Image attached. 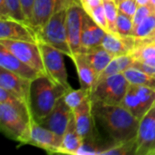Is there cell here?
I'll use <instances>...</instances> for the list:
<instances>
[{
  "label": "cell",
  "instance_id": "1",
  "mask_svg": "<svg viewBox=\"0 0 155 155\" xmlns=\"http://www.w3.org/2000/svg\"><path fill=\"white\" fill-rule=\"evenodd\" d=\"M91 102L95 131L110 149L116 144L137 138L140 120L124 106L108 104L96 100Z\"/></svg>",
  "mask_w": 155,
  "mask_h": 155
},
{
  "label": "cell",
  "instance_id": "2",
  "mask_svg": "<svg viewBox=\"0 0 155 155\" xmlns=\"http://www.w3.org/2000/svg\"><path fill=\"white\" fill-rule=\"evenodd\" d=\"M70 90L72 89L55 83L46 74H41L32 80L28 102L32 118L37 123L41 121Z\"/></svg>",
  "mask_w": 155,
  "mask_h": 155
},
{
  "label": "cell",
  "instance_id": "3",
  "mask_svg": "<svg viewBox=\"0 0 155 155\" xmlns=\"http://www.w3.org/2000/svg\"><path fill=\"white\" fill-rule=\"evenodd\" d=\"M66 15L67 9L65 8L54 12L47 23L36 31V35L37 42L49 45L71 57L73 52L70 47L66 30Z\"/></svg>",
  "mask_w": 155,
  "mask_h": 155
},
{
  "label": "cell",
  "instance_id": "4",
  "mask_svg": "<svg viewBox=\"0 0 155 155\" xmlns=\"http://www.w3.org/2000/svg\"><path fill=\"white\" fill-rule=\"evenodd\" d=\"M129 86L124 74H116L96 83L90 91V99L113 105L122 104Z\"/></svg>",
  "mask_w": 155,
  "mask_h": 155
},
{
  "label": "cell",
  "instance_id": "5",
  "mask_svg": "<svg viewBox=\"0 0 155 155\" xmlns=\"http://www.w3.org/2000/svg\"><path fill=\"white\" fill-rule=\"evenodd\" d=\"M30 123L19 112L6 104H0V128L9 139L20 144H28Z\"/></svg>",
  "mask_w": 155,
  "mask_h": 155
},
{
  "label": "cell",
  "instance_id": "6",
  "mask_svg": "<svg viewBox=\"0 0 155 155\" xmlns=\"http://www.w3.org/2000/svg\"><path fill=\"white\" fill-rule=\"evenodd\" d=\"M37 43L41 50L45 74L55 83L68 89H73L68 83V75L64 62V53L43 42Z\"/></svg>",
  "mask_w": 155,
  "mask_h": 155
},
{
  "label": "cell",
  "instance_id": "7",
  "mask_svg": "<svg viewBox=\"0 0 155 155\" xmlns=\"http://www.w3.org/2000/svg\"><path fill=\"white\" fill-rule=\"evenodd\" d=\"M0 45L5 46L25 64L45 74V69L38 43L0 39Z\"/></svg>",
  "mask_w": 155,
  "mask_h": 155
},
{
  "label": "cell",
  "instance_id": "8",
  "mask_svg": "<svg viewBox=\"0 0 155 155\" xmlns=\"http://www.w3.org/2000/svg\"><path fill=\"white\" fill-rule=\"evenodd\" d=\"M135 155H155V104L140 120Z\"/></svg>",
  "mask_w": 155,
  "mask_h": 155
},
{
  "label": "cell",
  "instance_id": "9",
  "mask_svg": "<svg viewBox=\"0 0 155 155\" xmlns=\"http://www.w3.org/2000/svg\"><path fill=\"white\" fill-rule=\"evenodd\" d=\"M85 11L80 3H74L67 8L66 30L73 54L84 53L82 46V33Z\"/></svg>",
  "mask_w": 155,
  "mask_h": 155
},
{
  "label": "cell",
  "instance_id": "10",
  "mask_svg": "<svg viewBox=\"0 0 155 155\" xmlns=\"http://www.w3.org/2000/svg\"><path fill=\"white\" fill-rule=\"evenodd\" d=\"M63 143V136L46 129L34 119L30 123V140L28 144L46 151L48 153H56Z\"/></svg>",
  "mask_w": 155,
  "mask_h": 155
},
{
  "label": "cell",
  "instance_id": "11",
  "mask_svg": "<svg viewBox=\"0 0 155 155\" xmlns=\"http://www.w3.org/2000/svg\"><path fill=\"white\" fill-rule=\"evenodd\" d=\"M0 39L37 43V35L29 24L11 18H0Z\"/></svg>",
  "mask_w": 155,
  "mask_h": 155
},
{
  "label": "cell",
  "instance_id": "12",
  "mask_svg": "<svg viewBox=\"0 0 155 155\" xmlns=\"http://www.w3.org/2000/svg\"><path fill=\"white\" fill-rule=\"evenodd\" d=\"M72 114L73 111L66 104L63 96L58 100L54 109L45 117L39 121L38 124L43 127L63 136L67 128Z\"/></svg>",
  "mask_w": 155,
  "mask_h": 155
},
{
  "label": "cell",
  "instance_id": "13",
  "mask_svg": "<svg viewBox=\"0 0 155 155\" xmlns=\"http://www.w3.org/2000/svg\"><path fill=\"white\" fill-rule=\"evenodd\" d=\"M131 54L134 59L132 66L155 76V43L136 39Z\"/></svg>",
  "mask_w": 155,
  "mask_h": 155
},
{
  "label": "cell",
  "instance_id": "14",
  "mask_svg": "<svg viewBox=\"0 0 155 155\" xmlns=\"http://www.w3.org/2000/svg\"><path fill=\"white\" fill-rule=\"evenodd\" d=\"M31 80L0 66V87L22 99L28 104Z\"/></svg>",
  "mask_w": 155,
  "mask_h": 155
},
{
  "label": "cell",
  "instance_id": "15",
  "mask_svg": "<svg viewBox=\"0 0 155 155\" xmlns=\"http://www.w3.org/2000/svg\"><path fill=\"white\" fill-rule=\"evenodd\" d=\"M0 66L31 81L45 74L22 62L2 45H0Z\"/></svg>",
  "mask_w": 155,
  "mask_h": 155
},
{
  "label": "cell",
  "instance_id": "16",
  "mask_svg": "<svg viewBox=\"0 0 155 155\" xmlns=\"http://www.w3.org/2000/svg\"><path fill=\"white\" fill-rule=\"evenodd\" d=\"M136 39L133 35H120L114 33H106L102 45L114 57L130 54L135 48Z\"/></svg>",
  "mask_w": 155,
  "mask_h": 155
},
{
  "label": "cell",
  "instance_id": "17",
  "mask_svg": "<svg viewBox=\"0 0 155 155\" xmlns=\"http://www.w3.org/2000/svg\"><path fill=\"white\" fill-rule=\"evenodd\" d=\"M76 129L83 140L90 137L95 128L92 114V102L90 97L84 101L78 107L73 110Z\"/></svg>",
  "mask_w": 155,
  "mask_h": 155
},
{
  "label": "cell",
  "instance_id": "18",
  "mask_svg": "<svg viewBox=\"0 0 155 155\" xmlns=\"http://www.w3.org/2000/svg\"><path fill=\"white\" fill-rule=\"evenodd\" d=\"M106 32L100 27L94 19L85 12L84 16L83 33H82V46L85 53L87 50L102 45Z\"/></svg>",
  "mask_w": 155,
  "mask_h": 155
},
{
  "label": "cell",
  "instance_id": "19",
  "mask_svg": "<svg viewBox=\"0 0 155 155\" xmlns=\"http://www.w3.org/2000/svg\"><path fill=\"white\" fill-rule=\"evenodd\" d=\"M75 64L81 88L91 91L97 74L89 63L85 53H75L70 57Z\"/></svg>",
  "mask_w": 155,
  "mask_h": 155
},
{
  "label": "cell",
  "instance_id": "20",
  "mask_svg": "<svg viewBox=\"0 0 155 155\" xmlns=\"http://www.w3.org/2000/svg\"><path fill=\"white\" fill-rule=\"evenodd\" d=\"M82 143H83V139L77 132L75 119L74 114H72L67 128L63 135L62 145L56 153L76 155Z\"/></svg>",
  "mask_w": 155,
  "mask_h": 155
},
{
  "label": "cell",
  "instance_id": "21",
  "mask_svg": "<svg viewBox=\"0 0 155 155\" xmlns=\"http://www.w3.org/2000/svg\"><path fill=\"white\" fill-rule=\"evenodd\" d=\"M57 0H35L32 26L35 32L41 29L56 11Z\"/></svg>",
  "mask_w": 155,
  "mask_h": 155
},
{
  "label": "cell",
  "instance_id": "22",
  "mask_svg": "<svg viewBox=\"0 0 155 155\" xmlns=\"http://www.w3.org/2000/svg\"><path fill=\"white\" fill-rule=\"evenodd\" d=\"M85 55L92 67L95 71L97 76L106 68V66L114 58V56L110 52H108L102 45L87 50L85 52Z\"/></svg>",
  "mask_w": 155,
  "mask_h": 155
},
{
  "label": "cell",
  "instance_id": "23",
  "mask_svg": "<svg viewBox=\"0 0 155 155\" xmlns=\"http://www.w3.org/2000/svg\"><path fill=\"white\" fill-rule=\"evenodd\" d=\"M134 59L132 56V54H124V55H120V56H115L111 63L106 66V68L96 77L94 85L98 83L99 81L112 76L114 74H121L124 73L127 68H129L130 66H132L133 63H134ZM93 85V86H94Z\"/></svg>",
  "mask_w": 155,
  "mask_h": 155
},
{
  "label": "cell",
  "instance_id": "24",
  "mask_svg": "<svg viewBox=\"0 0 155 155\" xmlns=\"http://www.w3.org/2000/svg\"><path fill=\"white\" fill-rule=\"evenodd\" d=\"M0 18H11L29 24L24 13L21 0H0Z\"/></svg>",
  "mask_w": 155,
  "mask_h": 155
},
{
  "label": "cell",
  "instance_id": "25",
  "mask_svg": "<svg viewBox=\"0 0 155 155\" xmlns=\"http://www.w3.org/2000/svg\"><path fill=\"white\" fill-rule=\"evenodd\" d=\"M0 104H9L17 112H19L28 121H31L33 119L28 104L19 97L15 96V94H11L2 87H0Z\"/></svg>",
  "mask_w": 155,
  "mask_h": 155
},
{
  "label": "cell",
  "instance_id": "26",
  "mask_svg": "<svg viewBox=\"0 0 155 155\" xmlns=\"http://www.w3.org/2000/svg\"><path fill=\"white\" fill-rule=\"evenodd\" d=\"M122 105L124 106L134 117H136L138 120H141L144 114H146L134 88V85L130 84V86L126 92V94L124 98V101L122 103Z\"/></svg>",
  "mask_w": 155,
  "mask_h": 155
},
{
  "label": "cell",
  "instance_id": "27",
  "mask_svg": "<svg viewBox=\"0 0 155 155\" xmlns=\"http://www.w3.org/2000/svg\"><path fill=\"white\" fill-rule=\"evenodd\" d=\"M123 74L131 84L143 85L155 90V76L134 66H130Z\"/></svg>",
  "mask_w": 155,
  "mask_h": 155
},
{
  "label": "cell",
  "instance_id": "28",
  "mask_svg": "<svg viewBox=\"0 0 155 155\" xmlns=\"http://www.w3.org/2000/svg\"><path fill=\"white\" fill-rule=\"evenodd\" d=\"M155 31V11L152 12L143 21L134 28L133 36L135 39H144L149 37Z\"/></svg>",
  "mask_w": 155,
  "mask_h": 155
},
{
  "label": "cell",
  "instance_id": "29",
  "mask_svg": "<svg viewBox=\"0 0 155 155\" xmlns=\"http://www.w3.org/2000/svg\"><path fill=\"white\" fill-rule=\"evenodd\" d=\"M90 97V91L87 89L80 88L78 90H70L64 95V99L66 104L73 111L78 107L84 101Z\"/></svg>",
  "mask_w": 155,
  "mask_h": 155
},
{
  "label": "cell",
  "instance_id": "30",
  "mask_svg": "<svg viewBox=\"0 0 155 155\" xmlns=\"http://www.w3.org/2000/svg\"><path fill=\"white\" fill-rule=\"evenodd\" d=\"M133 85L145 112L147 113L155 104V90L143 85Z\"/></svg>",
  "mask_w": 155,
  "mask_h": 155
},
{
  "label": "cell",
  "instance_id": "31",
  "mask_svg": "<svg viewBox=\"0 0 155 155\" xmlns=\"http://www.w3.org/2000/svg\"><path fill=\"white\" fill-rule=\"evenodd\" d=\"M104 6L105 10V15H106V19H107L110 33L118 34L116 29V21H117L119 10L116 2L114 0H104Z\"/></svg>",
  "mask_w": 155,
  "mask_h": 155
},
{
  "label": "cell",
  "instance_id": "32",
  "mask_svg": "<svg viewBox=\"0 0 155 155\" xmlns=\"http://www.w3.org/2000/svg\"><path fill=\"white\" fill-rule=\"evenodd\" d=\"M135 152H136V138L114 145L111 149L104 152L103 155H135Z\"/></svg>",
  "mask_w": 155,
  "mask_h": 155
},
{
  "label": "cell",
  "instance_id": "33",
  "mask_svg": "<svg viewBox=\"0 0 155 155\" xmlns=\"http://www.w3.org/2000/svg\"><path fill=\"white\" fill-rule=\"evenodd\" d=\"M134 28V25L133 18L119 12L116 21L117 33L120 35H133Z\"/></svg>",
  "mask_w": 155,
  "mask_h": 155
},
{
  "label": "cell",
  "instance_id": "34",
  "mask_svg": "<svg viewBox=\"0 0 155 155\" xmlns=\"http://www.w3.org/2000/svg\"><path fill=\"white\" fill-rule=\"evenodd\" d=\"M93 19L94 21L100 26L102 27L106 33H110L109 30V26H108V23H107V19H106V15H105V10H104V4L94 7L93 9H91L88 13H87Z\"/></svg>",
  "mask_w": 155,
  "mask_h": 155
},
{
  "label": "cell",
  "instance_id": "35",
  "mask_svg": "<svg viewBox=\"0 0 155 155\" xmlns=\"http://www.w3.org/2000/svg\"><path fill=\"white\" fill-rule=\"evenodd\" d=\"M117 6L119 12L133 18L139 7V5L137 3V0H124L120 2Z\"/></svg>",
  "mask_w": 155,
  "mask_h": 155
},
{
  "label": "cell",
  "instance_id": "36",
  "mask_svg": "<svg viewBox=\"0 0 155 155\" xmlns=\"http://www.w3.org/2000/svg\"><path fill=\"white\" fill-rule=\"evenodd\" d=\"M154 10L149 5H139L135 15L133 17V21H134V27L137 26L142 21H143L152 12H153Z\"/></svg>",
  "mask_w": 155,
  "mask_h": 155
},
{
  "label": "cell",
  "instance_id": "37",
  "mask_svg": "<svg viewBox=\"0 0 155 155\" xmlns=\"http://www.w3.org/2000/svg\"><path fill=\"white\" fill-rule=\"evenodd\" d=\"M34 1L35 0H21V4H22V7H23L24 13H25V17H26L28 23L30 24V25H32V22H33Z\"/></svg>",
  "mask_w": 155,
  "mask_h": 155
},
{
  "label": "cell",
  "instance_id": "38",
  "mask_svg": "<svg viewBox=\"0 0 155 155\" xmlns=\"http://www.w3.org/2000/svg\"><path fill=\"white\" fill-rule=\"evenodd\" d=\"M104 4V0H84L82 3V6L84 7V11L88 13L91 9L97 7Z\"/></svg>",
  "mask_w": 155,
  "mask_h": 155
},
{
  "label": "cell",
  "instance_id": "39",
  "mask_svg": "<svg viewBox=\"0 0 155 155\" xmlns=\"http://www.w3.org/2000/svg\"><path fill=\"white\" fill-rule=\"evenodd\" d=\"M74 3H77L75 0H57V5H56V11L61 9H67L71 5ZM55 11V12H56Z\"/></svg>",
  "mask_w": 155,
  "mask_h": 155
},
{
  "label": "cell",
  "instance_id": "40",
  "mask_svg": "<svg viewBox=\"0 0 155 155\" xmlns=\"http://www.w3.org/2000/svg\"><path fill=\"white\" fill-rule=\"evenodd\" d=\"M137 40H143V41H147V42H153L155 43V31L147 38H144V39H137Z\"/></svg>",
  "mask_w": 155,
  "mask_h": 155
},
{
  "label": "cell",
  "instance_id": "41",
  "mask_svg": "<svg viewBox=\"0 0 155 155\" xmlns=\"http://www.w3.org/2000/svg\"><path fill=\"white\" fill-rule=\"evenodd\" d=\"M137 3L139 5H149L150 0H137Z\"/></svg>",
  "mask_w": 155,
  "mask_h": 155
},
{
  "label": "cell",
  "instance_id": "42",
  "mask_svg": "<svg viewBox=\"0 0 155 155\" xmlns=\"http://www.w3.org/2000/svg\"><path fill=\"white\" fill-rule=\"evenodd\" d=\"M149 5L154 10L155 8V0H150V3H149Z\"/></svg>",
  "mask_w": 155,
  "mask_h": 155
},
{
  "label": "cell",
  "instance_id": "43",
  "mask_svg": "<svg viewBox=\"0 0 155 155\" xmlns=\"http://www.w3.org/2000/svg\"><path fill=\"white\" fill-rule=\"evenodd\" d=\"M122 1H124V0H115V2H116V4H117V5H118L120 2H122Z\"/></svg>",
  "mask_w": 155,
  "mask_h": 155
},
{
  "label": "cell",
  "instance_id": "44",
  "mask_svg": "<svg viewBox=\"0 0 155 155\" xmlns=\"http://www.w3.org/2000/svg\"><path fill=\"white\" fill-rule=\"evenodd\" d=\"M83 2H84V0H80V4H81V5H82V3H83Z\"/></svg>",
  "mask_w": 155,
  "mask_h": 155
},
{
  "label": "cell",
  "instance_id": "45",
  "mask_svg": "<svg viewBox=\"0 0 155 155\" xmlns=\"http://www.w3.org/2000/svg\"><path fill=\"white\" fill-rule=\"evenodd\" d=\"M75 1H76L77 3H80V0H75Z\"/></svg>",
  "mask_w": 155,
  "mask_h": 155
},
{
  "label": "cell",
  "instance_id": "46",
  "mask_svg": "<svg viewBox=\"0 0 155 155\" xmlns=\"http://www.w3.org/2000/svg\"><path fill=\"white\" fill-rule=\"evenodd\" d=\"M154 11H155V8H154Z\"/></svg>",
  "mask_w": 155,
  "mask_h": 155
},
{
  "label": "cell",
  "instance_id": "47",
  "mask_svg": "<svg viewBox=\"0 0 155 155\" xmlns=\"http://www.w3.org/2000/svg\"><path fill=\"white\" fill-rule=\"evenodd\" d=\"M114 1H115V0H114Z\"/></svg>",
  "mask_w": 155,
  "mask_h": 155
}]
</instances>
